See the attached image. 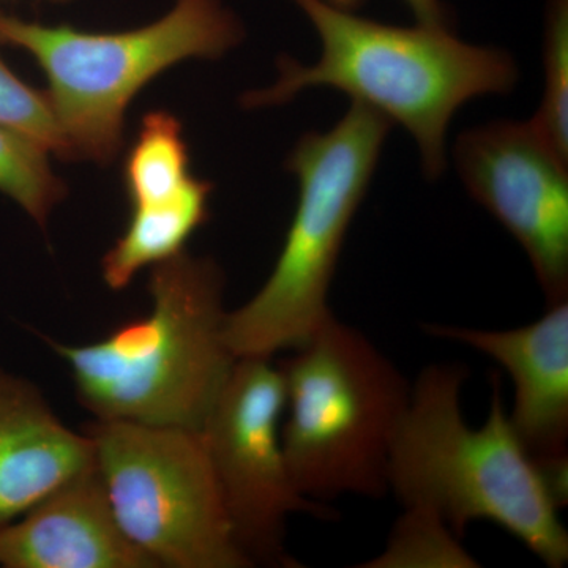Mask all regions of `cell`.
<instances>
[{
  "instance_id": "1",
  "label": "cell",
  "mask_w": 568,
  "mask_h": 568,
  "mask_svg": "<svg viewBox=\"0 0 568 568\" xmlns=\"http://www.w3.org/2000/svg\"><path fill=\"white\" fill-rule=\"evenodd\" d=\"M467 373L458 364L429 365L410 386L392 446L388 491L403 507L443 519L458 538L470 523L485 519L545 566H566L568 534L559 518L566 493L519 440L499 376L493 379L485 424H467L462 406Z\"/></svg>"
},
{
  "instance_id": "2",
  "label": "cell",
  "mask_w": 568,
  "mask_h": 568,
  "mask_svg": "<svg viewBox=\"0 0 568 568\" xmlns=\"http://www.w3.org/2000/svg\"><path fill=\"white\" fill-rule=\"evenodd\" d=\"M320 36L313 65L283 55L272 88L245 93V108L276 106L308 88L345 92L406 130L420 151L422 170L435 181L446 168V134L455 112L481 95L514 91V58L474 47L448 26L416 28L358 17L338 0H293Z\"/></svg>"
},
{
  "instance_id": "3",
  "label": "cell",
  "mask_w": 568,
  "mask_h": 568,
  "mask_svg": "<svg viewBox=\"0 0 568 568\" xmlns=\"http://www.w3.org/2000/svg\"><path fill=\"white\" fill-rule=\"evenodd\" d=\"M223 291L215 261L182 252L153 265L148 315L89 345L47 342L97 420L201 432L237 362Z\"/></svg>"
},
{
  "instance_id": "4",
  "label": "cell",
  "mask_w": 568,
  "mask_h": 568,
  "mask_svg": "<svg viewBox=\"0 0 568 568\" xmlns=\"http://www.w3.org/2000/svg\"><path fill=\"white\" fill-rule=\"evenodd\" d=\"M282 443L295 487L315 503L388 493L392 446L410 384L368 336L327 317L278 365Z\"/></svg>"
},
{
  "instance_id": "5",
  "label": "cell",
  "mask_w": 568,
  "mask_h": 568,
  "mask_svg": "<svg viewBox=\"0 0 568 568\" xmlns=\"http://www.w3.org/2000/svg\"><path fill=\"white\" fill-rule=\"evenodd\" d=\"M392 125L353 102L334 129L304 134L287 156L298 181L297 207L267 282L227 313L226 342L235 357L297 349L334 315L328 290Z\"/></svg>"
},
{
  "instance_id": "6",
  "label": "cell",
  "mask_w": 568,
  "mask_h": 568,
  "mask_svg": "<svg viewBox=\"0 0 568 568\" xmlns=\"http://www.w3.org/2000/svg\"><path fill=\"white\" fill-rule=\"evenodd\" d=\"M244 39L220 0H175L162 20L129 32H81L0 11V44L29 52L48 80L55 121L71 159L111 163L123 144L125 110L136 93L185 59H216Z\"/></svg>"
},
{
  "instance_id": "7",
  "label": "cell",
  "mask_w": 568,
  "mask_h": 568,
  "mask_svg": "<svg viewBox=\"0 0 568 568\" xmlns=\"http://www.w3.org/2000/svg\"><path fill=\"white\" fill-rule=\"evenodd\" d=\"M84 433L119 525L156 568L253 567L201 432L95 418Z\"/></svg>"
},
{
  "instance_id": "8",
  "label": "cell",
  "mask_w": 568,
  "mask_h": 568,
  "mask_svg": "<svg viewBox=\"0 0 568 568\" xmlns=\"http://www.w3.org/2000/svg\"><path fill=\"white\" fill-rule=\"evenodd\" d=\"M284 383L271 358H237L201 429L235 541L252 566L297 567L287 521L334 519L335 508L306 499L284 457Z\"/></svg>"
},
{
  "instance_id": "9",
  "label": "cell",
  "mask_w": 568,
  "mask_h": 568,
  "mask_svg": "<svg viewBox=\"0 0 568 568\" xmlns=\"http://www.w3.org/2000/svg\"><path fill=\"white\" fill-rule=\"evenodd\" d=\"M455 163L470 196L528 254L548 305L567 301L568 162L530 122L495 121L459 134Z\"/></svg>"
},
{
  "instance_id": "10",
  "label": "cell",
  "mask_w": 568,
  "mask_h": 568,
  "mask_svg": "<svg viewBox=\"0 0 568 568\" xmlns=\"http://www.w3.org/2000/svg\"><path fill=\"white\" fill-rule=\"evenodd\" d=\"M437 338L462 343L503 366L515 387L508 413L523 446L545 469H564L568 440V298L510 331L425 324Z\"/></svg>"
},
{
  "instance_id": "11",
  "label": "cell",
  "mask_w": 568,
  "mask_h": 568,
  "mask_svg": "<svg viewBox=\"0 0 568 568\" xmlns=\"http://www.w3.org/2000/svg\"><path fill=\"white\" fill-rule=\"evenodd\" d=\"M7 568H156L123 532L95 462L0 528Z\"/></svg>"
},
{
  "instance_id": "12",
  "label": "cell",
  "mask_w": 568,
  "mask_h": 568,
  "mask_svg": "<svg viewBox=\"0 0 568 568\" xmlns=\"http://www.w3.org/2000/svg\"><path fill=\"white\" fill-rule=\"evenodd\" d=\"M92 465L89 436L63 424L39 387L0 372V528Z\"/></svg>"
},
{
  "instance_id": "13",
  "label": "cell",
  "mask_w": 568,
  "mask_h": 568,
  "mask_svg": "<svg viewBox=\"0 0 568 568\" xmlns=\"http://www.w3.org/2000/svg\"><path fill=\"white\" fill-rule=\"evenodd\" d=\"M212 183L193 178L178 196L163 203L134 205L121 237L102 261L103 280L122 291L142 268L182 253L186 242L209 219Z\"/></svg>"
},
{
  "instance_id": "14",
  "label": "cell",
  "mask_w": 568,
  "mask_h": 568,
  "mask_svg": "<svg viewBox=\"0 0 568 568\" xmlns=\"http://www.w3.org/2000/svg\"><path fill=\"white\" fill-rule=\"evenodd\" d=\"M192 178L182 123L168 111L148 112L123 164L132 207L171 200Z\"/></svg>"
},
{
  "instance_id": "15",
  "label": "cell",
  "mask_w": 568,
  "mask_h": 568,
  "mask_svg": "<svg viewBox=\"0 0 568 568\" xmlns=\"http://www.w3.org/2000/svg\"><path fill=\"white\" fill-rule=\"evenodd\" d=\"M48 153L26 134L0 125V193L40 226L67 194L65 183L52 173Z\"/></svg>"
},
{
  "instance_id": "16",
  "label": "cell",
  "mask_w": 568,
  "mask_h": 568,
  "mask_svg": "<svg viewBox=\"0 0 568 568\" xmlns=\"http://www.w3.org/2000/svg\"><path fill=\"white\" fill-rule=\"evenodd\" d=\"M544 63V99L529 122L568 162V0H548Z\"/></svg>"
},
{
  "instance_id": "17",
  "label": "cell",
  "mask_w": 568,
  "mask_h": 568,
  "mask_svg": "<svg viewBox=\"0 0 568 568\" xmlns=\"http://www.w3.org/2000/svg\"><path fill=\"white\" fill-rule=\"evenodd\" d=\"M369 566L476 567L477 564L463 549L462 538L455 536L443 519L428 511L405 508L386 551Z\"/></svg>"
},
{
  "instance_id": "18",
  "label": "cell",
  "mask_w": 568,
  "mask_h": 568,
  "mask_svg": "<svg viewBox=\"0 0 568 568\" xmlns=\"http://www.w3.org/2000/svg\"><path fill=\"white\" fill-rule=\"evenodd\" d=\"M0 125L17 130L41 148L71 160L69 142L55 121L47 93L26 84L0 58Z\"/></svg>"
},
{
  "instance_id": "19",
  "label": "cell",
  "mask_w": 568,
  "mask_h": 568,
  "mask_svg": "<svg viewBox=\"0 0 568 568\" xmlns=\"http://www.w3.org/2000/svg\"><path fill=\"white\" fill-rule=\"evenodd\" d=\"M417 22L428 26H448L446 7L440 0H403Z\"/></svg>"
},
{
  "instance_id": "20",
  "label": "cell",
  "mask_w": 568,
  "mask_h": 568,
  "mask_svg": "<svg viewBox=\"0 0 568 568\" xmlns=\"http://www.w3.org/2000/svg\"><path fill=\"white\" fill-rule=\"evenodd\" d=\"M52 2H70V0H52Z\"/></svg>"
}]
</instances>
